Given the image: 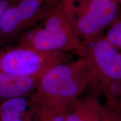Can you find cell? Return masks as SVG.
Segmentation results:
<instances>
[{
    "label": "cell",
    "instance_id": "11",
    "mask_svg": "<svg viewBox=\"0 0 121 121\" xmlns=\"http://www.w3.org/2000/svg\"><path fill=\"white\" fill-rule=\"evenodd\" d=\"M104 36L115 48L121 51V15L108 29Z\"/></svg>",
    "mask_w": 121,
    "mask_h": 121
},
{
    "label": "cell",
    "instance_id": "10",
    "mask_svg": "<svg viewBox=\"0 0 121 121\" xmlns=\"http://www.w3.org/2000/svg\"><path fill=\"white\" fill-rule=\"evenodd\" d=\"M31 105L34 107L35 121H66L63 110H57L42 106Z\"/></svg>",
    "mask_w": 121,
    "mask_h": 121
},
{
    "label": "cell",
    "instance_id": "8",
    "mask_svg": "<svg viewBox=\"0 0 121 121\" xmlns=\"http://www.w3.org/2000/svg\"><path fill=\"white\" fill-rule=\"evenodd\" d=\"M42 78L0 72V101L25 97L35 90Z\"/></svg>",
    "mask_w": 121,
    "mask_h": 121
},
{
    "label": "cell",
    "instance_id": "5",
    "mask_svg": "<svg viewBox=\"0 0 121 121\" xmlns=\"http://www.w3.org/2000/svg\"><path fill=\"white\" fill-rule=\"evenodd\" d=\"M71 9L82 40L103 36L121 15L118 0H71Z\"/></svg>",
    "mask_w": 121,
    "mask_h": 121
},
{
    "label": "cell",
    "instance_id": "1",
    "mask_svg": "<svg viewBox=\"0 0 121 121\" xmlns=\"http://www.w3.org/2000/svg\"><path fill=\"white\" fill-rule=\"evenodd\" d=\"M94 76L93 66L84 58L57 65L45 73L30 94V105L65 109L80 97Z\"/></svg>",
    "mask_w": 121,
    "mask_h": 121
},
{
    "label": "cell",
    "instance_id": "12",
    "mask_svg": "<svg viewBox=\"0 0 121 121\" xmlns=\"http://www.w3.org/2000/svg\"><path fill=\"white\" fill-rule=\"evenodd\" d=\"M14 1L15 0H0V23L4 12Z\"/></svg>",
    "mask_w": 121,
    "mask_h": 121
},
{
    "label": "cell",
    "instance_id": "6",
    "mask_svg": "<svg viewBox=\"0 0 121 121\" xmlns=\"http://www.w3.org/2000/svg\"><path fill=\"white\" fill-rule=\"evenodd\" d=\"M58 3V2H57ZM45 0H15L3 14L0 23V44L17 40L34 28L54 4Z\"/></svg>",
    "mask_w": 121,
    "mask_h": 121
},
{
    "label": "cell",
    "instance_id": "7",
    "mask_svg": "<svg viewBox=\"0 0 121 121\" xmlns=\"http://www.w3.org/2000/svg\"><path fill=\"white\" fill-rule=\"evenodd\" d=\"M64 110L66 121H121L117 105H104L93 94L78 98Z\"/></svg>",
    "mask_w": 121,
    "mask_h": 121
},
{
    "label": "cell",
    "instance_id": "14",
    "mask_svg": "<svg viewBox=\"0 0 121 121\" xmlns=\"http://www.w3.org/2000/svg\"><path fill=\"white\" fill-rule=\"evenodd\" d=\"M45 1H47V2H49V3L54 4V3H57V2H60V1H61V0H45Z\"/></svg>",
    "mask_w": 121,
    "mask_h": 121
},
{
    "label": "cell",
    "instance_id": "9",
    "mask_svg": "<svg viewBox=\"0 0 121 121\" xmlns=\"http://www.w3.org/2000/svg\"><path fill=\"white\" fill-rule=\"evenodd\" d=\"M0 121H35L34 107L25 96L2 101L0 103Z\"/></svg>",
    "mask_w": 121,
    "mask_h": 121
},
{
    "label": "cell",
    "instance_id": "13",
    "mask_svg": "<svg viewBox=\"0 0 121 121\" xmlns=\"http://www.w3.org/2000/svg\"><path fill=\"white\" fill-rule=\"evenodd\" d=\"M116 105H117V108L118 110L119 114H120L121 116V92L117 100V104H116Z\"/></svg>",
    "mask_w": 121,
    "mask_h": 121
},
{
    "label": "cell",
    "instance_id": "3",
    "mask_svg": "<svg viewBox=\"0 0 121 121\" xmlns=\"http://www.w3.org/2000/svg\"><path fill=\"white\" fill-rule=\"evenodd\" d=\"M75 52L93 66L94 76L88 87L93 94L103 95L108 105H116L121 92V51L103 35L82 40Z\"/></svg>",
    "mask_w": 121,
    "mask_h": 121
},
{
    "label": "cell",
    "instance_id": "2",
    "mask_svg": "<svg viewBox=\"0 0 121 121\" xmlns=\"http://www.w3.org/2000/svg\"><path fill=\"white\" fill-rule=\"evenodd\" d=\"M76 28L71 0H61L48 10L35 26L22 34L17 43L41 51L67 52L81 42Z\"/></svg>",
    "mask_w": 121,
    "mask_h": 121
},
{
    "label": "cell",
    "instance_id": "4",
    "mask_svg": "<svg viewBox=\"0 0 121 121\" xmlns=\"http://www.w3.org/2000/svg\"><path fill=\"white\" fill-rule=\"evenodd\" d=\"M60 51H41L20 45L7 44L0 49V72L42 78L52 67L67 62Z\"/></svg>",
    "mask_w": 121,
    "mask_h": 121
}]
</instances>
